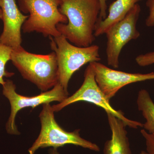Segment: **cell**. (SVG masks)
I'll return each instance as SVG.
<instances>
[{
  "label": "cell",
  "instance_id": "5bb4252c",
  "mask_svg": "<svg viewBox=\"0 0 154 154\" xmlns=\"http://www.w3.org/2000/svg\"><path fill=\"white\" fill-rule=\"evenodd\" d=\"M13 49L0 41V85L3 86L5 82L4 77H11L14 73L6 70V65L9 60H11Z\"/></svg>",
  "mask_w": 154,
  "mask_h": 154
},
{
  "label": "cell",
  "instance_id": "7a4b0ae2",
  "mask_svg": "<svg viewBox=\"0 0 154 154\" xmlns=\"http://www.w3.org/2000/svg\"><path fill=\"white\" fill-rule=\"evenodd\" d=\"M22 76L46 92L59 83L56 55L52 52L37 54L26 51L23 47L13 50L11 60Z\"/></svg>",
  "mask_w": 154,
  "mask_h": 154
},
{
  "label": "cell",
  "instance_id": "d6986e66",
  "mask_svg": "<svg viewBox=\"0 0 154 154\" xmlns=\"http://www.w3.org/2000/svg\"><path fill=\"white\" fill-rule=\"evenodd\" d=\"M49 154H59L58 152L57 149L54 148L50 149L49 151Z\"/></svg>",
  "mask_w": 154,
  "mask_h": 154
},
{
  "label": "cell",
  "instance_id": "9c48e42d",
  "mask_svg": "<svg viewBox=\"0 0 154 154\" xmlns=\"http://www.w3.org/2000/svg\"><path fill=\"white\" fill-rule=\"evenodd\" d=\"M98 86L110 100L122 88L139 82L154 80V72L149 73H132L110 69L99 62L91 63Z\"/></svg>",
  "mask_w": 154,
  "mask_h": 154
},
{
  "label": "cell",
  "instance_id": "3957f363",
  "mask_svg": "<svg viewBox=\"0 0 154 154\" xmlns=\"http://www.w3.org/2000/svg\"><path fill=\"white\" fill-rule=\"evenodd\" d=\"M49 37L51 48L56 55L59 83L68 92L69 82L74 73L87 63L101 60L99 47L96 45L86 47L73 45L61 34Z\"/></svg>",
  "mask_w": 154,
  "mask_h": 154
},
{
  "label": "cell",
  "instance_id": "52a82bcc",
  "mask_svg": "<svg viewBox=\"0 0 154 154\" xmlns=\"http://www.w3.org/2000/svg\"><path fill=\"white\" fill-rule=\"evenodd\" d=\"M2 94L8 100L11 112L6 124V130L8 134L19 135L20 133L15 123L16 117L19 110L25 107L35 108L38 105L52 102H61L68 97L69 94L62 86L58 83L51 90L36 96H25L16 92V86L11 80H7L2 86Z\"/></svg>",
  "mask_w": 154,
  "mask_h": 154
},
{
  "label": "cell",
  "instance_id": "5b68a950",
  "mask_svg": "<svg viewBox=\"0 0 154 154\" xmlns=\"http://www.w3.org/2000/svg\"><path fill=\"white\" fill-rule=\"evenodd\" d=\"M21 11L29 14L22 29L24 33L35 32L45 37L61 35L57 26L66 24L68 19L59 11V0H18Z\"/></svg>",
  "mask_w": 154,
  "mask_h": 154
},
{
  "label": "cell",
  "instance_id": "7c38bea8",
  "mask_svg": "<svg viewBox=\"0 0 154 154\" xmlns=\"http://www.w3.org/2000/svg\"><path fill=\"white\" fill-rule=\"evenodd\" d=\"M141 0H116L110 5L108 14L105 19H98L94 35L105 34L112 26L122 20L130 10Z\"/></svg>",
  "mask_w": 154,
  "mask_h": 154
},
{
  "label": "cell",
  "instance_id": "8992f818",
  "mask_svg": "<svg viewBox=\"0 0 154 154\" xmlns=\"http://www.w3.org/2000/svg\"><path fill=\"white\" fill-rule=\"evenodd\" d=\"M84 78L82 85L76 92L63 102L52 106L54 112H58L71 104L85 101L101 107L106 113L116 116L131 128L137 129L143 127V123L127 118L121 110H116L111 106L110 100L107 99L96 82L94 68L91 63L85 71Z\"/></svg>",
  "mask_w": 154,
  "mask_h": 154
},
{
  "label": "cell",
  "instance_id": "e0dca14e",
  "mask_svg": "<svg viewBox=\"0 0 154 154\" xmlns=\"http://www.w3.org/2000/svg\"><path fill=\"white\" fill-rule=\"evenodd\" d=\"M146 6L149 8V13L146 20V25L148 27L154 26V0H147Z\"/></svg>",
  "mask_w": 154,
  "mask_h": 154
},
{
  "label": "cell",
  "instance_id": "44dd1931",
  "mask_svg": "<svg viewBox=\"0 0 154 154\" xmlns=\"http://www.w3.org/2000/svg\"><path fill=\"white\" fill-rule=\"evenodd\" d=\"M2 11L0 8V19H2Z\"/></svg>",
  "mask_w": 154,
  "mask_h": 154
},
{
  "label": "cell",
  "instance_id": "ba28073f",
  "mask_svg": "<svg viewBox=\"0 0 154 154\" xmlns=\"http://www.w3.org/2000/svg\"><path fill=\"white\" fill-rule=\"evenodd\" d=\"M140 6L135 5L122 20L107 31L106 56L107 64L114 68L119 66V58L122 50L132 39H137L140 33L136 25L140 14Z\"/></svg>",
  "mask_w": 154,
  "mask_h": 154
},
{
  "label": "cell",
  "instance_id": "6da1fadb",
  "mask_svg": "<svg viewBox=\"0 0 154 154\" xmlns=\"http://www.w3.org/2000/svg\"><path fill=\"white\" fill-rule=\"evenodd\" d=\"M59 11L68 19L67 24L57 26L60 33L76 46L92 45L101 11L99 0H59Z\"/></svg>",
  "mask_w": 154,
  "mask_h": 154
},
{
  "label": "cell",
  "instance_id": "ac0fdd59",
  "mask_svg": "<svg viewBox=\"0 0 154 154\" xmlns=\"http://www.w3.org/2000/svg\"><path fill=\"white\" fill-rule=\"evenodd\" d=\"M107 0H99L100 5H101V11L99 14V19L103 20L105 19L107 17Z\"/></svg>",
  "mask_w": 154,
  "mask_h": 154
},
{
  "label": "cell",
  "instance_id": "9a60e30c",
  "mask_svg": "<svg viewBox=\"0 0 154 154\" xmlns=\"http://www.w3.org/2000/svg\"><path fill=\"white\" fill-rule=\"evenodd\" d=\"M136 62L140 66H146L154 64V51L138 56Z\"/></svg>",
  "mask_w": 154,
  "mask_h": 154
},
{
  "label": "cell",
  "instance_id": "4fadbf2b",
  "mask_svg": "<svg viewBox=\"0 0 154 154\" xmlns=\"http://www.w3.org/2000/svg\"><path fill=\"white\" fill-rule=\"evenodd\" d=\"M137 104L138 110L146 119L143 127V129L149 133L154 134V103L148 91L145 89L139 91Z\"/></svg>",
  "mask_w": 154,
  "mask_h": 154
},
{
  "label": "cell",
  "instance_id": "2e32d148",
  "mask_svg": "<svg viewBox=\"0 0 154 154\" xmlns=\"http://www.w3.org/2000/svg\"><path fill=\"white\" fill-rule=\"evenodd\" d=\"M140 133L145 140L146 152L149 154H154V134L149 133L144 129L141 130Z\"/></svg>",
  "mask_w": 154,
  "mask_h": 154
},
{
  "label": "cell",
  "instance_id": "7402d4cb",
  "mask_svg": "<svg viewBox=\"0 0 154 154\" xmlns=\"http://www.w3.org/2000/svg\"><path fill=\"white\" fill-rule=\"evenodd\" d=\"M0 3H1V0H0Z\"/></svg>",
  "mask_w": 154,
  "mask_h": 154
},
{
  "label": "cell",
  "instance_id": "8fae6325",
  "mask_svg": "<svg viewBox=\"0 0 154 154\" xmlns=\"http://www.w3.org/2000/svg\"><path fill=\"white\" fill-rule=\"evenodd\" d=\"M111 138L105 143L104 154H132L126 130V125L110 113H107Z\"/></svg>",
  "mask_w": 154,
  "mask_h": 154
},
{
  "label": "cell",
  "instance_id": "277c9868",
  "mask_svg": "<svg viewBox=\"0 0 154 154\" xmlns=\"http://www.w3.org/2000/svg\"><path fill=\"white\" fill-rule=\"evenodd\" d=\"M54 112L50 103L42 105V109L39 115L41 130L38 138L28 150L29 154H35L39 148L52 147L57 149L68 144L100 151V148L96 144L81 137L80 130L68 132L63 129L56 121Z\"/></svg>",
  "mask_w": 154,
  "mask_h": 154
},
{
  "label": "cell",
  "instance_id": "30bf717a",
  "mask_svg": "<svg viewBox=\"0 0 154 154\" xmlns=\"http://www.w3.org/2000/svg\"><path fill=\"white\" fill-rule=\"evenodd\" d=\"M4 28L0 41L13 50L22 47L21 29L28 16L23 15L17 7L15 0H1Z\"/></svg>",
  "mask_w": 154,
  "mask_h": 154
},
{
  "label": "cell",
  "instance_id": "ffe728a7",
  "mask_svg": "<svg viewBox=\"0 0 154 154\" xmlns=\"http://www.w3.org/2000/svg\"><path fill=\"white\" fill-rule=\"evenodd\" d=\"M140 154H149L147 152H146L145 151H142Z\"/></svg>",
  "mask_w": 154,
  "mask_h": 154
}]
</instances>
